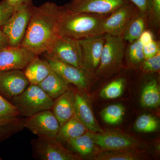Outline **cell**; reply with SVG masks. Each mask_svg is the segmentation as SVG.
<instances>
[{"mask_svg":"<svg viewBox=\"0 0 160 160\" xmlns=\"http://www.w3.org/2000/svg\"><path fill=\"white\" fill-rule=\"evenodd\" d=\"M60 6L47 2L41 6H32L31 17L21 47L37 55L46 52L60 37Z\"/></svg>","mask_w":160,"mask_h":160,"instance_id":"cell-1","label":"cell"},{"mask_svg":"<svg viewBox=\"0 0 160 160\" xmlns=\"http://www.w3.org/2000/svg\"><path fill=\"white\" fill-rule=\"evenodd\" d=\"M109 15L67 11L60 6L58 30L60 36L76 40L102 35V26Z\"/></svg>","mask_w":160,"mask_h":160,"instance_id":"cell-2","label":"cell"},{"mask_svg":"<svg viewBox=\"0 0 160 160\" xmlns=\"http://www.w3.org/2000/svg\"><path fill=\"white\" fill-rule=\"evenodd\" d=\"M105 44L100 62L93 76L98 78H108L116 74L122 67L125 41L120 37L104 34Z\"/></svg>","mask_w":160,"mask_h":160,"instance_id":"cell-3","label":"cell"},{"mask_svg":"<svg viewBox=\"0 0 160 160\" xmlns=\"http://www.w3.org/2000/svg\"><path fill=\"white\" fill-rule=\"evenodd\" d=\"M54 100L38 85H29L22 93L11 99L21 116L28 118L40 112L51 109Z\"/></svg>","mask_w":160,"mask_h":160,"instance_id":"cell-4","label":"cell"},{"mask_svg":"<svg viewBox=\"0 0 160 160\" xmlns=\"http://www.w3.org/2000/svg\"><path fill=\"white\" fill-rule=\"evenodd\" d=\"M33 156L41 160H78L79 154L65 148L56 138L38 137L32 141Z\"/></svg>","mask_w":160,"mask_h":160,"instance_id":"cell-5","label":"cell"},{"mask_svg":"<svg viewBox=\"0 0 160 160\" xmlns=\"http://www.w3.org/2000/svg\"><path fill=\"white\" fill-rule=\"evenodd\" d=\"M33 4L24 5L14 9L7 22L1 27L9 39V46L18 47L26 33Z\"/></svg>","mask_w":160,"mask_h":160,"instance_id":"cell-6","label":"cell"},{"mask_svg":"<svg viewBox=\"0 0 160 160\" xmlns=\"http://www.w3.org/2000/svg\"><path fill=\"white\" fill-rule=\"evenodd\" d=\"M96 145L102 151L139 149L142 144L137 139L116 130H103L102 132L89 131Z\"/></svg>","mask_w":160,"mask_h":160,"instance_id":"cell-7","label":"cell"},{"mask_svg":"<svg viewBox=\"0 0 160 160\" xmlns=\"http://www.w3.org/2000/svg\"><path fill=\"white\" fill-rule=\"evenodd\" d=\"M44 54L78 68L82 66L81 47L78 40L60 36Z\"/></svg>","mask_w":160,"mask_h":160,"instance_id":"cell-8","label":"cell"},{"mask_svg":"<svg viewBox=\"0 0 160 160\" xmlns=\"http://www.w3.org/2000/svg\"><path fill=\"white\" fill-rule=\"evenodd\" d=\"M129 2V0H71L63 6L71 12L109 15Z\"/></svg>","mask_w":160,"mask_h":160,"instance_id":"cell-9","label":"cell"},{"mask_svg":"<svg viewBox=\"0 0 160 160\" xmlns=\"http://www.w3.org/2000/svg\"><path fill=\"white\" fill-rule=\"evenodd\" d=\"M24 127L38 137L56 138L60 126L53 112L49 109L27 118L24 122Z\"/></svg>","mask_w":160,"mask_h":160,"instance_id":"cell-10","label":"cell"},{"mask_svg":"<svg viewBox=\"0 0 160 160\" xmlns=\"http://www.w3.org/2000/svg\"><path fill=\"white\" fill-rule=\"evenodd\" d=\"M138 9L134 4L129 2L109 15L102 24V34L122 37L130 19Z\"/></svg>","mask_w":160,"mask_h":160,"instance_id":"cell-11","label":"cell"},{"mask_svg":"<svg viewBox=\"0 0 160 160\" xmlns=\"http://www.w3.org/2000/svg\"><path fill=\"white\" fill-rule=\"evenodd\" d=\"M78 41L81 47L83 68L93 76L100 64L105 44L104 34Z\"/></svg>","mask_w":160,"mask_h":160,"instance_id":"cell-12","label":"cell"},{"mask_svg":"<svg viewBox=\"0 0 160 160\" xmlns=\"http://www.w3.org/2000/svg\"><path fill=\"white\" fill-rule=\"evenodd\" d=\"M45 56L52 70L62 77L69 84H73L80 89L87 88L91 75L85 69L62 62L46 55Z\"/></svg>","mask_w":160,"mask_h":160,"instance_id":"cell-13","label":"cell"},{"mask_svg":"<svg viewBox=\"0 0 160 160\" xmlns=\"http://www.w3.org/2000/svg\"><path fill=\"white\" fill-rule=\"evenodd\" d=\"M38 56L21 46L0 49V72L22 70Z\"/></svg>","mask_w":160,"mask_h":160,"instance_id":"cell-14","label":"cell"},{"mask_svg":"<svg viewBox=\"0 0 160 160\" xmlns=\"http://www.w3.org/2000/svg\"><path fill=\"white\" fill-rule=\"evenodd\" d=\"M29 85L22 69L0 72V95L12 99L23 92Z\"/></svg>","mask_w":160,"mask_h":160,"instance_id":"cell-15","label":"cell"},{"mask_svg":"<svg viewBox=\"0 0 160 160\" xmlns=\"http://www.w3.org/2000/svg\"><path fill=\"white\" fill-rule=\"evenodd\" d=\"M74 115L85 125L88 131L92 132H102L97 122L87 97L79 91H74Z\"/></svg>","mask_w":160,"mask_h":160,"instance_id":"cell-16","label":"cell"},{"mask_svg":"<svg viewBox=\"0 0 160 160\" xmlns=\"http://www.w3.org/2000/svg\"><path fill=\"white\" fill-rule=\"evenodd\" d=\"M51 109L58 121L62 126L74 115V91L69 89L53 101Z\"/></svg>","mask_w":160,"mask_h":160,"instance_id":"cell-17","label":"cell"},{"mask_svg":"<svg viewBox=\"0 0 160 160\" xmlns=\"http://www.w3.org/2000/svg\"><path fill=\"white\" fill-rule=\"evenodd\" d=\"M24 73L29 85H38L51 72L52 69L46 60L37 56L24 68Z\"/></svg>","mask_w":160,"mask_h":160,"instance_id":"cell-18","label":"cell"},{"mask_svg":"<svg viewBox=\"0 0 160 160\" xmlns=\"http://www.w3.org/2000/svg\"><path fill=\"white\" fill-rule=\"evenodd\" d=\"M69 83L54 70L38 86L52 99H56L69 89Z\"/></svg>","mask_w":160,"mask_h":160,"instance_id":"cell-19","label":"cell"},{"mask_svg":"<svg viewBox=\"0 0 160 160\" xmlns=\"http://www.w3.org/2000/svg\"><path fill=\"white\" fill-rule=\"evenodd\" d=\"M148 157L142 150L139 149L102 151L94 157L97 160H139L147 158Z\"/></svg>","mask_w":160,"mask_h":160,"instance_id":"cell-20","label":"cell"},{"mask_svg":"<svg viewBox=\"0 0 160 160\" xmlns=\"http://www.w3.org/2000/svg\"><path fill=\"white\" fill-rule=\"evenodd\" d=\"M148 20L147 17L138 9L127 25L122 37L123 39L129 43L138 39L146 29Z\"/></svg>","mask_w":160,"mask_h":160,"instance_id":"cell-21","label":"cell"},{"mask_svg":"<svg viewBox=\"0 0 160 160\" xmlns=\"http://www.w3.org/2000/svg\"><path fill=\"white\" fill-rule=\"evenodd\" d=\"M88 129L75 115L60 126L56 138L60 142H68L86 133Z\"/></svg>","mask_w":160,"mask_h":160,"instance_id":"cell-22","label":"cell"},{"mask_svg":"<svg viewBox=\"0 0 160 160\" xmlns=\"http://www.w3.org/2000/svg\"><path fill=\"white\" fill-rule=\"evenodd\" d=\"M72 149L81 156L87 157L98 152V149L92 139L89 131L67 142Z\"/></svg>","mask_w":160,"mask_h":160,"instance_id":"cell-23","label":"cell"},{"mask_svg":"<svg viewBox=\"0 0 160 160\" xmlns=\"http://www.w3.org/2000/svg\"><path fill=\"white\" fill-rule=\"evenodd\" d=\"M140 102L142 106L147 108H155L159 106L160 89L156 80L152 79L143 87Z\"/></svg>","mask_w":160,"mask_h":160,"instance_id":"cell-24","label":"cell"},{"mask_svg":"<svg viewBox=\"0 0 160 160\" xmlns=\"http://www.w3.org/2000/svg\"><path fill=\"white\" fill-rule=\"evenodd\" d=\"M19 116L17 108L0 95V129L17 122Z\"/></svg>","mask_w":160,"mask_h":160,"instance_id":"cell-25","label":"cell"},{"mask_svg":"<svg viewBox=\"0 0 160 160\" xmlns=\"http://www.w3.org/2000/svg\"><path fill=\"white\" fill-rule=\"evenodd\" d=\"M125 112V107L122 105L113 104L103 109L101 112V116L107 124L116 125L122 122Z\"/></svg>","mask_w":160,"mask_h":160,"instance_id":"cell-26","label":"cell"},{"mask_svg":"<svg viewBox=\"0 0 160 160\" xmlns=\"http://www.w3.org/2000/svg\"><path fill=\"white\" fill-rule=\"evenodd\" d=\"M143 46L139 40L137 39L129 43L126 49L125 55L128 62L132 66H140L145 60Z\"/></svg>","mask_w":160,"mask_h":160,"instance_id":"cell-27","label":"cell"},{"mask_svg":"<svg viewBox=\"0 0 160 160\" xmlns=\"http://www.w3.org/2000/svg\"><path fill=\"white\" fill-rule=\"evenodd\" d=\"M126 84V80L124 78L113 80L102 89L100 95L107 99L117 98L122 94Z\"/></svg>","mask_w":160,"mask_h":160,"instance_id":"cell-28","label":"cell"},{"mask_svg":"<svg viewBox=\"0 0 160 160\" xmlns=\"http://www.w3.org/2000/svg\"><path fill=\"white\" fill-rule=\"evenodd\" d=\"M159 127V122L156 118L150 114H143L138 118L135 123L134 128L137 131L152 132Z\"/></svg>","mask_w":160,"mask_h":160,"instance_id":"cell-29","label":"cell"},{"mask_svg":"<svg viewBox=\"0 0 160 160\" xmlns=\"http://www.w3.org/2000/svg\"><path fill=\"white\" fill-rule=\"evenodd\" d=\"M140 67L143 72L146 73H152L159 71L160 52L152 57L145 59Z\"/></svg>","mask_w":160,"mask_h":160,"instance_id":"cell-30","label":"cell"},{"mask_svg":"<svg viewBox=\"0 0 160 160\" xmlns=\"http://www.w3.org/2000/svg\"><path fill=\"white\" fill-rule=\"evenodd\" d=\"M14 8L7 0H2L0 2V27L4 26L12 15Z\"/></svg>","mask_w":160,"mask_h":160,"instance_id":"cell-31","label":"cell"},{"mask_svg":"<svg viewBox=\"0 0 160 160\" xmlns=\"http://www.w3.org/2000/svg\"><path fill=\"white\" fill-rule=\"evenodd\" d=\"M143 52L145 59L149 58L160 52L159 41L154 40L151 42L143 45Z\"/></svg>","mask_w":160,"mask_h":160,"instance_id":"cell-32","label":"cell"},{"mask_svg":"<svg viewBox=\"0 0 160 160\" xmlns=\"http://www.w3.org/2000/svg\"><path fill=\"white\" fill-rule=\"evenodd\" d=\"M152 8L149 20L157 27L160 26V0H151Z\"/></svg>","mask_w":160,"mask_h":160,"instance_id":"cell-33","label":"cell"},{"mask_svg":"<svg viewBox=\"0 0 160 160\" xmlns=\"http://www.w3.org/2000/svg\"><path fill=\"white\" fill-rule=\"evenodd\" d=\"M134 4L139 11L146 16L149 20L151 11V0H129Z\"/></svg>","mask_w":160,"mask_h":160,"instance_id":"cell-34","label":"cell"},{"mask_svg":"<svg viewBox=\"0 0 160 160\" xmlns=\"http://www.w3.org/2000/svg\"><path fill=\"white\" fill-rule=\"evenodd\" d=\"M138 39L143 45H146L154 40V35L150 30L145 29Z\"/></svg>","mask_w":160,"mask_h":160,"instance_id":"cell-35","label":"cell"},{"mask_svg":"<svg viewBox=\"0 0 160 160\" xmlns=\"http://www.w3.org/2000/svg\"><path fill=\"white\" fill-rule=\"evenodd\" d=\"M14 9L24 5L32 4V0H7Z\"/></svg>","mask_w":160,"mask_h":160,"instance_id":"cell-36","label":"cell"},{"mask_svg":"<svg viewBox=\"0 0 160 160\" xmlns=\"http://www.w3.org/2000/svg\"><path fill=\"white\" fill-rule=\"evenodd\" d=\"M9 46V39L6 33L0 27V49Z\"/></svg>","mask_w":160,"mask_h":160,"instance_id":"cell-37","label":"cell"}]
</instances>
